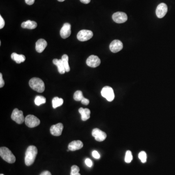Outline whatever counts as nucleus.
<instances>
[{"label":"nucleus","instance_id":"f257e3e1","mask_svg":"<svg viewBox=\"0 0 175 175\" xmlns=\"http://www.w3.org/2000/svg\"><path fill=\"white\" fill-rule=\"evenodd\" d=\"M38 154V149L34 145H30L25 152V164L27 166L32 165Z\"/></svg>","mask_w":175,"mask_h":175},{"label":"nucleus","instance_id":"f03ea898","mask_svg":"<svg viewBox=\"0 0 175 175\" xmlns=\"http://www.w3.org/2000/svg\"><path fill=\"white\" fill-rule=\"evenodd\" d=\"M30 87L37 92L42 93L45 90V85L43 81L38 77L31 78L29 82Z\"/></svg>","mask_w":175,"mask_h":175},{"label":"nucleus","instance_id":"7ed1b4c3","mask_svg":"<svg viewBox=\"0 0 175 175\" xmlns=\"http://www.w3.org/2000/svg\"><path fill=\"white\" fill-rule=\"evenodd\" d=\"M0 156L7 163L13 164L16 161V158L9 149L6 147H2L0 148Z\"/></svg>","mask_w":175,"mask_h":175},{"label":"nucleus","instance_id":"20e7f679","mask_svg":"<svg viewBox=\"0 0 175 175\" xmlns=\"http://www.w3.org/2000/svg\"><path fill=\"white\" fill-rule=\"evenodd\" d=\"M25 125L30 128L36 127L40 124L39 119L33 115H28L25 118Z\"/></svg>","mask_w":175,"mask_h":175},{"label":"nucleus","instance_id":"39448f33","mask_svg":"<svg viewBox=\"0 0 175 175\" xmlns=\"http://www.w3.org/2000/svg\"><path fill=\"white\" fill-rule=\"evenodd\" d=\"M11 119L18 124H22L25 121L23 111H20L18 108H15L12 113Z\"/></svg>","mask_w":175,"mask_h":175},{"label":"nucleus","instance_id":"423d86ee","mask_svg":"<svg viewBox=\"0 0 175 175\" xmlns=\"http://www.w3.org/2000/svg\"><path fill=\"white\" fill-rule=\"evenodd\" d=\"M101 95L109 102L113 101L114 99V93L112 88L109 86H105L102 89Z\"/></svg>","mask_w":175,"mask_h":175},{"label":"nucleus","instance_id":"0eeeda50","mask_svg":"<svg viewBox=\"0 0 175 175\" xmlns=\"http://www.w3.org/2000/svg\"><path fill=\"white\" fill-rule=\"evenodd\" d=\"M93 37V33L91 30H82L77 35V38L81 42H85L92 39Z\"/></svg>","mask_w":175,"mask_h":175},{"label":"nucleus","instance_id":"6e6552de","mask_svg":"<svg viewBox=\"0 0 175 175\" xmlns=\"http://www.w3.org/2000/svg\"><path fill=\"white\" fill-rule=\"evenodd\" d=\"M112 19L117 23H122L127 20V15L122 12H117L112 15Z\"/></svg>","mask_w":175,"mask_h":175},{"label":"nucleus","instance_id":"1a4fd4ad","mask_svg":"<svg viewBox=\"0 0 175 175\" xmlns=\"http://www.w3.org/2000/svg\"><path fill=\"white\" fill-rule=\"evenodd\" d=\"M92 135L95 137L96 141L98 142L104 141L107 138V134L106 133L97 128H95L92 130Z\"/></svg>","mask_w":175,"mask_h":175},{"label":"nucleus","instance_id":"9d476101","mask_svg":"<svg viewBox=\"0 0 175 175\" xmlns=\"http://www.w3.org/2000/svg\"><path fill=\"white\" fill-rule=\"evenodd\" d=\"M87 65L92 68H95L100 65L101 61L98 57L95 55H91L86 61Z\"/></svg>","mask_w":175,"mask_h":175},{"label":"nucleus","instance_id":"9b49d317","mask_svg":"<svg viewBox=\"0 0 175 175\" xmlns=\"http://www.w3.org/2000/svg\"><path fill=\"white\" fill-rule=\"evenodd\" d=\"M168 8L166 4L164 3H161L158 5L156 10L157 16L158 18H163L165 16L167 12Z\"/></svg>","mask_w":175,"mask_h":175},{"label":"nucleus","instance_id":"f8f14e48","mask_svg":"<svg viewBox=\"0 0 175 175\" xmlns=\"http://www.w3.org/2000/svg\"><path fill=\"white\" fill-rule=\"evenodd\" d=\"M60 34L62 39H66L70 37L71 34V25L69 23H65L63 24L60 31Z\"/></svg>","mask_w":175,"mask_h":175},{"label":"nucleus","instance_id":"ddd939ff","mask_svg":"<svg viewBox=\"0 0 175 175\" xmlns=\"http://www.w3.org/2000/svg\"><path fill=\"white\" fill-rule=\"evenodd\" d=\"M123 48V44L119 40L115 39L110 44V49L111 52L116 53L119 52Z\"/></svg>","mask_w":175,"mask_h":175},{"label":"nucleus","instance_id":"4468645a","mask_svg":"<svg viewBox=\"0 0 175 175\" xmlns=\"http://www.w3.org/2000/svg\"><path fill=\"white\" fill-rule=\"evenodd\" d=\"M63 130V125L62 123H58L53 125L50 128L51 133L55 136H59L61 135Z\"/></svg>","mask_w":175,"mask_h":175},{"label":"nucleus","instance_id":"2eb2a0df","mask_svg":"<svg viewBox=\"0 0 175 175\" xmlns=\"http://www.w3.org/2000/svg\"><path fill=\"white\" fill-rule=\"evenodd\" d=\"M83 144L80 140L73 141L70 142L68 145V149L70 151H74L79 150L83 148Z\"/></svg>","mask_w":175,"mask_h":175},{"label":"nucleus","instance_id":"dca6fc26","mask_svg":"<svg viewBox=\"0 0 175 175\" xmlns=\"http://www.w3.org/2000/svg\"><path fill=\"white\" fill-rule=\"evenodd\" d=\"M47 45V42L45 39H40L36 42V50L38 53H41L43 52Z\"/></svg>","mask_w":175,"mask_h":175},{"label":"nucleus","instance_id":"f3484780","mask_svg":"<svg viewBox=\"0 0 175 175\" xmlns=\"http://www.w3.org/2000/svg\"><path fill=\"white\" fill-rule=\"evenodd\" d=\"M54 64L57 66L58 71L61 74H64L66 72L65 68L62 59H54L53 61Z\"/></svg>","mask_w":175,"mask_h":175},{"label":"nucleus","instance_id":"a211bd4d","mask_svg":"<svg viewBox=\"0 0 175 175\" xmlns=\"http://www.w3.org/2000/svg\"><path fill=\"white\" fill-rule=\"evenodd\" d=\"M79 112L81 115V120L83 121H85L90 118L91 111L89 108H80L79 109Z\"/></svg>","mask_w":175,"mask_h":175},{"label":"nucleus","instance_id":"6ab92c4d","mask_svg":"<svg viewBox=\"0 0 175 175\" xmlns=\"http://www.w3.org/2000/svg\"><path fill=\"white\" fill-rule=\"evenodd\" d=\"M22 27L23 28H27L29 29H35L37 27V23L34 21L28 20L26 22H23L22 23Z\"/></svg>","mask_w":175,"mask_h":175},{"label":"nucleus","instance_id":"aec40b11","mask_svg":"<svg viewBox=\"0 0 175 175\" xmlns=\"http://www.w3.org/2000/svg\"><path fill=\"white\" fill-rule=\"evenodd\" d=\"M12 59L16 61L17 63L20 64L22 62H23L25 61V57L23 55L17 54V53H12L11 55Z\"/></svg>","mask_w":175,"mask_h":175},{"label":"nucleus","instance_id":"412c9836","mask_svg":"<svg viewBox=\"0 0 175 175\" xmlns=\"http://www.w3.org/2000/svg\"><path fill=\"white\" fill-rule=\"evenodd\" d=\"M63 103V99L59 98L58 97H55L52 100V104L54 108H57L59 106H61Z\"/></svg>","mask_w":175,"mask_h":175},{"label":"nucleus","instance_id":"4be33fe9","mask_svg":"<svg viewBox=\"0 0 175 175\" xmlns=\"http://www.w3.org/2000/svg\"><path fill=\"white\" fill-rule=\"evenodd\" d=\"M61 59L62 61H63V64L65 68L66 72H70V68L69 65V63H68L69 57H68V55L66 54L62 55Z\"/></svg>","mask_w":175,"mask_h":175},{"label":"nucleus","instance_id":"5701e85b","mask_svg":"<svg viewBox=\"0 0 175 175\" xmlns=\"http://www.w3.org/2000/svg\"><path fill=\"white\" fill-rule=\"evenodd\" d=\"M45 98L42 96H37L35 99V103L37 106H40L42 104L46 103Z\"/></svg>","mask_w":175,"mask_h":175},{"label":"nucleus","instance_id":"b1692460","mask_svg":"<svg viewBox=\"0 0 175 175\" xmlns=\"http://www.w3.org/2000/svg\"><path fill=\"white\" fill-rule=\"evenodd\" d=\"M84 97L83 93L81 91H76L73 95V99L77 101H81Z\"/></svg>","mask_w":175,"mask_h":175},{"label":"nucleus","instance_id":"393cba45","mask_svg":"<svg viewBox=\"0 0 175 175\" xmlns=\"http://www.w3.org/2000/svg\"><path fill=\"white\" fill-rule=\"evenodd\" d=\"M132 159H133V156H132V152L130 150H128L126 152L125 158V162L128 164L131 163Z\"/></svg>","mask_w":175,"mask_h":175},{"label":"nucleus","instance_id":"a878e982","mask_svg":"<svg viewBox=\"0 0 175 175\" xmlns=\"http://www.w3.org/2000/svg\"><path fill=\"white\" fill-rule=\"evenodd\" d=\"M80 168L77 165H73L71 167V175H81L80 172Z\"/></svg>","mask_w":175,"mask_h":175},{"label":"nucleus","instance_id":"bb28decb","mask_svg":"<svg viewBox=\"0 0 175 175\" xmlns=\"http://www.w3.org/2000/svg\"><path fill=\"white\" fill-rule=\"evenodd\" d=\"M139 158L141 161L142 163H146L147 160V155L145 151H141L139 154Z\"/></svg>","mask_w":175,"mask_h":175},{"label":"nucleus","instance_id":"cd10ccee","mask_svg":"<svg viewBox=\"0 0 175 175\" xmlns=\"http://www.w3.org/2000/svg\"><path fill=\"white\" fill-rule=\"evenodd\" d=\"M85 164H86V165L88 166V167H91L92 166V165H93L92 161H91V160L89 159V158L86 159L85 160Z\"/></svg>","mask_w":175,"mask_h":175},{"label":"nucleus","instance_id":"c85d7f7f","mask_svg":"<svg viewBox=\"0 0 175 175\" xmlns=\"http://www.w3.org/2000/svg\"><path fill=\"white\" fill-rule=\"evenodd\" d=\"M92 156L93 158H95V159H99L100 158V155L99 153L97 151H93L92 153Z\"/></svg>","mask_w":175,"mask_h":175},{"label":"nucleus","instance_id":"c756f323","mask_svg":"<svg viewBox=\"0 0 175 175\" xmlns=\"http://www.w3.org/2000/svg\"><path fill=\"white\" fill-rule=\"evenodd\" d=\"M5 25V22L1 16H0V29H2Z\"/></svg>","mask_w":175,"mask_h":175},{"label":"nucleus","instance_id":"7c9ffc66","mask_svg":"<svg viewBox=\"0 0 175 175\" xmlns=\"http://www.w3.org/2000/svg\"><path fill=\"white\" fill-rule=\"evenodd\" d=\"M5 85V81L3 78V75L2 73H0V87L2 88Z\"/></svg>","mask_w":175,"mask_h":175},{"label":"nucleus","instance_id":"2f4dec72","mask_svg":"<svg viewBox=\"0 0 175 175\" xmlns=\"http://www.w3.org/2000/svg\"><path fill=\"white\" fill-rule=\"evenodd\" d=\"M81 103L82 104L85 105H88L89 104V100L88 99H86L84 97L83 98V99L81 100Z\"/></svg>","mask_w":175,"mask_h":175},{"label":"nucleus","instance_id":"473e14b6","mask_svg":"<svg viewBox=\"0 0 175 175\" xmlns=\"http://www.w3.org/2000/svg\"><path fill=\"white\" fill-rule=\"evenodd\" d=\"M35 0H25V3L28 5H32L35 3Z\"/></svg>","mask_w":175,"mask_h":175},{"label":"nucleus","instance_id":"72a5a7b5","mask_svg":"<svg viewBox=\"0 0 175 175\" xmlns=\"http://www.w3.org/2000/svg\"><path fill=\"white\" fill-rule=\"evenodd\" d=\"M40 175H52L51 173L48 171H45L42 172L40 174Z\"/></svg>","mask_w":175,"mask_h":175},{"label":"nucleus","instance_id":"f704fd0d","mask_svg":"<svg viewBox=\"0 0 175 175\" xmlns=\"http://www.w3.org/2000/svg\"><path fill=\"white\" fill-rule=\"evenodd\" d=\"M81 3L85 4H88L90 3L91 0H80Z\"/></svg>","mask_w":175,"mask_h":175},{"label":"nucleus","instance_id":"c9c22d12","mask_svg":"<svg viewBox=\"0 0 175 175\" xmlns=\"http://www.w3.org/2000/svg\"><path fill=\"white\" fill-rule=\"evenodd\" d=\"M58 1L61 2H62L64 1L65 0H58Z\"/></svg>","mask_w":175,"mask_h":175},{"label":"nucleus","instance_id":"e433bc0d","mask_svg":"<svg viewBox=\"0 0 175 175\" xmlns=\"http://www.w3.org/2000/svg\"><path fill=\"white\" fill-rule=\"evenodd\" d=\"M0 175H4V174H1Z\"/></svg>","mask_w":175,"mask_h":175}]
</instances>
